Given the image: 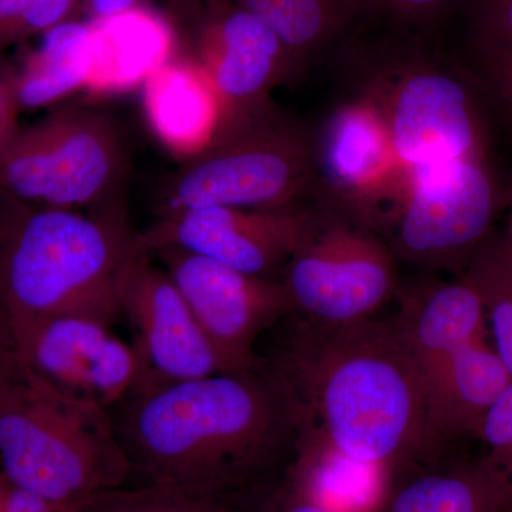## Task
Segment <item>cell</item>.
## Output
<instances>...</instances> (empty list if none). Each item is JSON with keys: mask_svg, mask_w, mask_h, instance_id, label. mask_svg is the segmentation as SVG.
<instances>
[{"mask_svg": "<svg viewBox=\"0 0 512 512\" xmlns=\"http://www.w3.org/2000/svg\"><path fill=\"white\" fill-rule=\"evenodd\" d=\"M111 414L138 485L221 498L295 444L302 420L261 357L244 372L153 387Z\"/></svg>", "mask_w": 512, "mask_h": 512, "instance_id": "obj_1", "label": "cell"}, {"mask_svg": "<svg viewBox=\"0 0 512 512\" xmlns=\"http://www.w3.org/2000/svg\"><path fill=\"white\" fill-rule=\"evenodd\" d=\"M269 359L311 424L349 456L386 463L429 443L419 367L397 320L296 323Z\"/></svg>", "mask_w": 512, "mask_h": 512, "instance_id": "obj_2", "label": "cell"}, {"mask_svg": "<svg viewBox=\"0 0 512 512\" xmlns=\"http://www.w3.org/2000/svg\"><path fill=\"white\" fill-rule=\"evenodd\" d=\"M141 251L127 210L39 207L0 194V325L60 315L121 318Z\"/></svg>", "mask_w": 512, "mask_h": 512, "instance_id": "obj_3", "label": "cell"}, {"mask_svg": "<svg viewBox=\"0 0 512 512\" xmlns=\"http://www.w3.org/2000/svg\"><path fill=\"white\" fill-rule=\"evenodd\" d=\"M0 470L57 512L126 487L131 468L113 414L62 392L0 348Z\"/></svg>", "mask_w": 512, "mask_h": 512, "instance_id": "obj_4", "label": "cell"}, {"mask_svg": "<svg viewBox=\"0 0 512 512\" xmlns=\"http://www.w3.org/2000/svg\"><path fill=\"white\" fill-rule=\"evenodd\" d=\"M316 191L313 133L274 104L221 127L165 178L158 215L207 207L275 210Z\"/></svg>", "mask_w": 512, "mask_h": 512, "instance_id": "obj_5", "label": "cell"}, {"mask_svg": "<svg viewBox=\"0 0 512 512\" xmlns=\"http://www.w3.org/2000/svg\"><path fill=\"white\" fill-rule=\"evenodd\" d=\"M130 147L109 111L63 106L0 151V194L39 207L127 210Z\"/></svg>", "mask_w": 512, "mask_h": 512, "instance_id": "obj_6", "label": "cell"}, {"mask_svg": "<svg viewBox=\"0 0 512 512\" xmlns=\"http://www.w3.org/2000/svg\"><path fill=\"white\" fill-rule=\"evenodd\" d=\"M410 174L485 157L484 128L466 80L446 67L399 55L375 63L363 84Z\"/></svg>", "mask_w": 512, "mask_h": 512, "instance_id": "obj_7", "label": "cell"}, {"mask_svg": "<svg viewBox=\"0 0 512 512\" xmlns=\"http://www.w3.org/2000/svg\"><path fill=\"white\" fill-rule=\"evenodd\" d=\"M279 281L306 322L350 325L372 319L392 298L396 256L372 229L318 211Z\"/></svg>", "mask_w": 512, "mask_h": 512, "instance_id": "obj_8", "label": "cell"}, {"mask_svg": "<svg viewBox=\"0 0 512 512\" xmlns=\"http://www.w3.org/2000/svg\"><path fill=\"white\" fill-rule=\"evenodd\" d=\"M6 345L37 376L62 392L113 413L150 389L133 343L113 323L90 315H60L0 325Z\"/></svg>", "mask_w": 512, "mask_h": 512, "instance_id": "obj_9", "label": "cell"}, {"mask_svg": "<svg viewBox=\"0 0 512 512\" xmlns=\"http://www.w3.org/2000/svg\"><path fill=\"white\" fill-rule=\"evenodd\" d=\"M316 191L333 212L372 229H389L410 183L376 107L362 94L339 104L313 134Z\"/></svg>", "mask_w": 512, "mask_h": 512, "instance_id": "obj_10", "label": "cell"}, {"mask_svg": "<svg viewBox=\"0 0 512 512\" xmlns=\"http://www.w3.org/2000/svg\"><path fill=\"white\" fill-rule=\"evenodd\" d=\"M498 204L500 194L485 157L414 171L387 229L389 248L413 264H457L487 239Z\"/></svg>", "mask_w": 512, "mask_h": 512, "instance_id": "obj_11", "label": "cell"}, {"mask_svg": "<svg viewBox=\"0 0 512 512\" xmlns=\"http://www.w3.org/2000/svg\"><path fill=\"white\" fill-rule=\"evenodd\" d=\"M183 293L217 353L222 372L258 365L255 346L265 330L292 315L284 284L261 278L178 248L148 252Z\"/></svg>", "mask_w": 512, "mask_h": 512, "instance_id": "obj_12", "label": "cell"}, {"mask_svg": "<svg viewBox=\"0 0 512 512\" xmlns=\"http://www.w3.org/2000/svg\"><path fill=\"white\" fill-rule=\"evenodd\" d=\"M318 211L296 205L275 210L207 207L158 215L138 242L146 252L178 248L244 274L281 279Z\"/></svg>", "mask_w": 512, "mask_h": 512, "instance_id": "obj_13", "label": "cell"}, {"mask_svg": "<svg viewBox=\"0 0 512 512\" xmlns=\"http://www.w3.org/2000/svg\"><path fill=\"white\" fill-rule=\"evenodd\" d=\"M204 5L194 60L215 84L220 128L271 103L269 93L298 70L281 37L235 0Z\"/></svg>", "mask_w": 512, "mask_h": 512, "instance_id": "obj_14", "label": "cell"}, {"mask_svg": "<svg viewBox=\"0 0 512 512\" xmlns=\"http://www.w3.org/2000/svg\"><path fill=\"white\" fill-rule=\"evenodd\" d=\"M119 301L121 318L134 332L131 343L150 377V389L222 372L217 353L183 293L143 248L124 274Z\"/></svg>", "mask_w": 512, "mask_h": 512, "instance_id": "obj_15", "label": "cell"}, {"mask_svg": "<svg viewBox=\"0 0 512 512\" xmlns=\"http://www.w3.org/2000/svg\"><path fill=\"white\" fill-rule=\"evenodd\" d=\"M484 319L480 293L467 276L407 296L397 323L423 379L427 429L431 407L439 399L454 357L468 342L484 335Z\"/></svg>", "mask_w": 512, "mask_h": 512, "instance_id": "obj_16", "label": "cell"}, {"mask_svg": "<svg viewBox=\"0 0 512 512\" xmlns=\"http://www.w3.org/2000/svg\"><path fill=\"white\" fill-rule=\"evenodd\" d=\"M148 126L180 160L201 154L217 136L222 119L220 94L194 59L170 60L143 84Z\"/></svg>", "mask_w": 512, "mask_h": 512, "instance_id": "obj_17", "label": "cell"}, {"mask_svg": "<svg viewBox=\"0 0 512 512\" xmlns=\"http://www.w3.org/2000/svg\"><path fill=\"white\" fill-rule=\"evenodd\" d=\"M89 23L92 69L86 92L96 96L131 92L174 59V30L153 10L138 5Z\"/></svg>", "mask_w": 512, "mask_h": 512, "instance_id": "obj_18", "label": "cell"}, {"mask_svg": "<svg viewBox=\"0 0 512 512\" xmlns=\"http://www.w3.org/2000/svg\"><path fill=\"white\" fill-rule=\"evenodd\" d=\"M8 63V62H6ZM20 106H53L86 87L92 69V30L74 19L39 37L16 63H8Z\"/></svg>", "mask_w": 512, "mask_h": 512, "instance_id": "obj_19", "label": "cell"}, {"mask_svg": "<svg viewBox=\"0 0 512 512\" xmlns=\"http://www.w3.org/2000/svg\"><path fill=\"white\" fill-rule=\"evenodd\" d=\"M296 444L309 467L312 505L335 512H362L375 504L384 463L349 456L303 421Z\"/></svg>", "mask_w": 512, "mask_h": 512, "instance_id": "obj_20", "label": "cell"}, {"mask_svg": "<svg viewBox=\"0 0 512 512\" xmlns=\"http://www.w3.org/2000/svg\"><path fill=\"white\" fill-rule=\"evenodd\" d=\"M264 20L288 47L296 66L329 45L375 0H235Z\"/></svg>", "mask_w": 512, "mask_h": 512, "instance_id": "obj_21", "label": "cell"}, {"mask_svg": "<svg viewBox=\"0 0 512 512\" xmlns=\"http://www.w3.org/2000/svg\"><path fill=\"white\" fill-rule=\"evenodd\" d=\"M467 278L480 293L495 352L512 376V249L505 237L485 239L471 256Z\"/></svg>", "mask_w": 512, "mask_h": 512, "instance_id": "obj_22", "label": "cell"}, {"mask_svg": "<svg viewBox=\"0 0 512 512\" xmlns=\"http://www.w3.org/2000/svg\"><path fill=\"white\" fill-rule=\"evenodd\" d=\"M504 511L503 500L484 464L476 480L433 476L417 481L397 495L393 512Z\"/></svg>", "mask_w": 512, "mask_h": 512, "instance_id": "obj_23", "label": "cell"}, {"mask_svg": "<svg viewBox=\"0 0 512 512\" xmlns=\"http://www.w3.org/2000/svg\"><path fill=\"white\" fill-rule=\"evenodd\" d=\"M76 512H229L224 498L188 493L167 485H133L107 491Z\"/></svg>", "mask_w": 512, "mask_h": 512, "instance_id": "obj_24", "label": "cell"}, {"mask_svg": "<svg viewBox=\"0 0 512 512\" xmlns=\"http://www.w3.org/2000/svg\"><path fill=\"white\" fill-rule=\"evenodd\" d=\"M79 0H0V62L13 47L79 19Z\"/></svg>", "mask_w": 512, "mask_h": 512, "instance_id": "obj_25", "label": "cell"}, {"mask_svg": "<svg viewBox=\"0 0 512 512\" xmlns=\"http://www.w3.org/2000/svg\"><path fill=\"white\" fill-rule=\"evenodd\" d=\"M481 439L490 448L484 466L501 495L504 510L512 512V383L488 410Z\"/></svg>", "mask_w": 512, "mask_h": 512, "instance_id": "obj_26", "label": "cell"}, {"mask_svg": "<svg viewBox=\"0 0 512 512\" xmlns=\"http://www.w3.org/2000/svg\"><path fill=\"white\" fill-rule=\"evenodd\" d=\"M474 50L512 49V0H471Z\"/></svg>", "mask_w": 512, "mask_h": 512, "instance_id": "obj_27", "label": "cell"}, {"mask_svg": "<svg viewBox=\"0 0 512 512\" xmlns=\"http://www.w3.org/2000/svg\"><path fill=\"white\" fill-rule=\"evenodd\" d=\"M474 52L483 89L505 124L512 128V49Z\"/></svg>", "mask_w": 512, "mask_h": 512, "instance_id": "obj_28", "label": "cell"}, {"mask_svg": "<svg viewBox=\"0 0 512 512\" xmlns=\"http://www.w3.org/2000/svg\"><path fill=\"white\" fill-rule=\"evenodd\" d=\"M457 0H375V12L406 25H423L439 18Z\"/></svg>", "mask_w": 512, "mask_h": 512, "instance_id": "obj_29", "label": "cell"}, {"mask_svg": "<svg viewBox=\"0 0 512 512\" xmlns=\"http://www.w3.org/2000/svg\"><path fill=\"white\" fill-rule=\"evenodd\" d=\"M22 110L10 67L8 63H0V151L20 130Z\"/></svg>", "mask_w": 512, "mask_h": 512, "instance_id": "obj_30", "label": "cell"}, {"mask_svg": "<svg viewBox=\"0 0 512 512\" xmlns=\"http://www.w3.org/2000/svg\"><path fill=\"white\" fill-rule=\"evenodd\" d=\"M0 512H57L36 495L23 490L0 470Z\"/></svg>", "mask_w": 512, "mask_h": 512, "instance_id": "obj_31", "label": "cell"}, {"mask_svg": "<svg viewBox=\"0 0 512 512\" xmlns=\"http://www.w3.org/2000/svg\"><path fill=\"white\" fill-rule=\"evenodd\" d=\"M140 0H79L80 12L90 20L107 18L140 5Z\"/></svg>", "mask_w": 512, "mask_h": 512, "instance_id": "obj_32", "label": "cell"}, {"mask_svg": "<svg viewBox=\"0 0 512 512\" xmlns=\"http://www.w3.org/2000/svg\"><path fill=\"white\" fill-rule=\"evenodd\" d=\"M507 204H508V221H507V231H505L504 237H505V239H507L508 244H510V247L512 249V188H511V191L508 192Z\"/></svg>", "mask_w": 512, "mask_h": 512, "instance_id": "obj_33", "label": "cell"}, {"mask_svg": "<svg viewBox=\"0 0 512 512\" xmlns=\"http://www.w3.org/2000/svg\"><path fill=\"white\" fill-rule=\"evenodd\" d=\"M282 512H335V511L326 510V508L318 507V505L301 504V505H296V507L289 508V510H285Z\"/></svg>", "mask_w": 512, "mask_h": 512, "instance_id": "obj_34", "label": "cell"}, {"mask_svg": "<svg viewBox=\"0 0 512 512\" xmlns=\"http://www.w3.org/2000/svg\"><path fill=\"white\" fill-rule=\"evenodd\" d=\"M3 345V335H2V329H0V348H2Z\"/></svg>", "mask_w": 512, "mask_h": 512, "instance_id": "obj_35", "label": "cell"}, {"mask_svg": "<svg viewBox=\"0 0 512 512\" xmlns=\"http://www.w3.org/2000/svg\"><path fill=\"white\" fill-rule=\"evenodd\" d=\"M198 2H210V0H198Z\"/></svg>", "mask_w": 512, "mask_h": 512, "instance_id": "obj_36", "label": "cell"}]
</instances>
